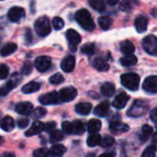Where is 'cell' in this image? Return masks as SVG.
<instances>
[{
  "label": "cell",
  "mask_w": 157,
  "mask_h": 157,
  "mask_svg": "<svg viewBox=\"0 0 157 157\" xmlns=\"http://www.w3.org/2000/svg\"><path fill=\"white\" fill-rule=\"evenodd\" d=\"M75 20L78 22V24L86 30L87 31H92L95 29V23L93 21V18L89 13L88 10L82 8L79 9L75 13Z\"/></svg>",
  "instance_id": "6da1fadb"
},
{
  "label": "cell",
  "mask_w": 157,
  "mask_h": 157,
  "mask_svg": "<svg viewBox=\"0 0 157 157\" xmlns=\"http://www.w3.org/2000/svg\"><path fill=\"white\" fill-rule=\"evenodd\" d=\"M148 109H149V107H148V104L146 101L141 100V99H136L132 103L130 109L128 110L127 115L132 118H138V117L145 115L147 113Z\"/></svg>",
  "instance_id": "7a4b0ae2"
},
{
  "label": "cell",
  "mask_w": 157,
  "mask_h": 157,
  "mask_svg": "<svg viewBox=\"0 0 157 157\" xmlns=\"http://www.w3.org/2000/svg\"><path fill=\"white\" fill-rule=\"evenodd\" d=\"M121 81L122 86L132 91H136L140 85V76L134 73H127L121 76Z\"/></svg>",
  "instance_id": "3957f363"
},
{
  "label": "cell",
  "mask_w": 157,
  "mask_h": 157,
  "mask_svg": "<svg viewBox=\"0 0 157 157\" xmlns=\"http://www.w3.org/2000/svg\"><path fill=\"white\" fill-rule=\"evenodd\" d=\"M34 29L36 33L40 37H46L47 35H49L52 30L49 18L46 16H43L36 19L34 23Z\"/></svg>",
  "instance_id": "277c9868"
},
{
  "label": "cell",
  "mask_w": 157,
  "mask_h": 157,
  "mask_svg": "<svg viewBox=\"0 0 157 157\" xmlns=\"http://www.w3.org/2000/svg\"><path fill=\"white\" fill-rule=\"evenodd\" d=\"M143 48L150 55L155 56L157 54V39L155 35L146 36L143 40Z\"/></svg>",
  "instance_id": "5b68a950"
},
{
  "label": "cell",
  "mask_w": 157,
  "mask_h": 157,
  "mask_svg": "<svg viewBox=\"0 0 157 157\" xmlns=\"http://www.w3.org/2000/svg\"><path fill=\"white\" fill-rule=\"evenodd\" d=\"M67 40L69 42V48L72 52H75L77 49V45L81 42V36L80 34L73 29H70L65 33Z\"/></svg>",
  "instance_id": "8992f818"
},
{
  "label": "cell",
  "mask_w": 157,
  "mask_h": 157,
  "mask_svg": "<svg viewBox=\"0 0 157 157\" xmlns=\"http://www.w3.org/2000/svg\"><path fill=\"white\" fill-rule=\"evenodd\" d=\"M58 96H59L61 102H70V101H73L76 98L77 91L73 86L64 87L59 91Z\"/></svg>",
  "instance_id": "52a82bcc"
},
{
  "label": "cell",
  "mask_w": 157,
  "mask_h": 157,
  "mask_svg": "<svg viewBox=\"0 0 157 157\" xmlns=\"http://www.w3.org/2000/svg\"><path fill=\"white\" fill-rule=\"evenodd\" d=\"M39 100L43 105H56V104L61 103L58 93L55 91L42 95L41 97H40Z\"/></svg>",
  "instance_id": "ba28073f"
},
{
  "label": "cell",
  "mask_w": 157,
  "mask_h": 157,
  "mask_svg": "<svg viewBox=\"0 0 157 157\" xmlns=\"http://www.w3.org/2000/svg\"><path fill=\"white\" fill-rule=\"evenodd\" d=\"M25 16V10L21 6H13L7 12V17L12 22H18Z\"/></svg>",
  "instance_id": "9c48e42d"
},
{
  "label": "cell",
  "mask_w": 157,
  "mask_h": 157,
  "mask_svg": "<svg viewBox=\"0 0 157 157\" xmlns=\"http://www.w3.org/2000/svg\"><path fill=\"white\" fill-rule=\"evenodd\" d=\"M143 88L145 92L150 94H156L157 93V77L155 75H151L147 77L144 84Z\"/></svg>",
  "instance_id": "30bf717a"
},
{
  "label": "cell",
  "mask_w": 157,
  "mask_h": 157,
  "mask_svg": "<svg viewBox=\"0 0 157 157\" xmlns=\"http://www.w3.org/2000/svg\"><path fill=\"white\" fill-rule=\"evenodd\" d=\"M52 64V59L48 56H39L35 60V66L38 71L40 72H45L47 71Z\"/></svg>",
  "instance_id": "8fae6325"
},
{
  "label": "cell",
  "mask_w": 157,
  "mask_h": 157,
  "mask_svg": "<svg viewBox=\"0 0 157 157\" xmlns=\"http://www.w3.org/2000/svg\"><path fill=\"white\" fill-rule=\"evenodd\" d=\"M109 130H110V132H112L116 134H120V133L127 132L130 130V127L126 123H123L120 121H114L110 122Z\"/></svg>",
  "instance_id": "7c38bea8"
},
{
  "label": "cell",
  "mask_w": 157,
  "mask_h": 157,
  "mask_svg": "<svg viewBox=\"0 0 157 157\" xmlns=\"http://www.w3.org/2000/svg\"><path fill=\"white\" fill-rule=\"evenodd\" d=\"M129 99H130V98H129V96L125 92H121L114 98V100L112 102V106L115 109H123L126 106V104L129 101Z\"/></svg>",
  "instance_id": "4fadbf2b"
},
{
  "label": "cell",
  "mask_w": 157,
  "mask_h": 157,
  "mask_svg": "<svg viewBox=\"0 0 157 157\" xmlns=\"http://www.w3.org/2000/svg\"><path fill=\"white\" fill-rule=\"evenodd\" d=\"M75 58L73 55L66 56L61 63V68L65 73H70L75 69Z\"/></svg>",
  "instance_id": "5bb4252c"
},
{
  "label": "cell",
  "mask_w": 157,
  "mask_h": 157,
  "mask_svg": "<svg viewBox=\"0 0 157 157\" xmlns=\"http://www.w3.org/2000/svg\"><path fill=\"white\" fill-rule=\"evenodd\" d=\"M15 110L20 115L27 116L32 112L33 106L30 102H21V103H18L17 105H16Z\"/></svg>",
  "instance_id": "9a60e30c"
},
{
  "label": "cell",
  "mask_w": 157,
  "mask_h": 157,
  "mask_svg": "<svg viewBox=\"0 0 157 157\" xmlns=\"http://www.w3.org/2000/svg\"><path fill=\"white\" fill-rule=\"evenodd\" d=\"M42 131H44V123H42L41 121H35L34 123H32L31 127L25 132V135L27 137H31L40 134Z\"/></svg>",
  "instance_id": "2e32d148"
},
{
  "label": "cell",
  "mask_w": 157,
  "mask_h": 157,
  "mask_svg": "<svg viewBox=\"0 0 157 157\" xmlns=\"http://www.w3.org/2000/svg\"><path fill=\"white\" fill-rule=\"evenodd\" d=\"M15 126H16L15 121H14L13 118L10 116H6L0 120V128L6 132L13 131Z\"/></svg>",
  "instance_id": "e0dca14e"
},
{
  "label": "cell",
  "mask_w": 157,
  "mask_h": 157,
  "mask_svg": "<svg viewBox=\"0 0 157 157\" xmlns=\"http://www.w3.org/2000/svg\"><path fill=\"white\" fill-rule=\"evenodd\" d=\"M134 25H135L136 30H137L139 33H144V32H145V31L147 30L148 19H147L144 16L141 15V16H139V17H136Z\"/></svg>",
  "instance_id": "ac0fdd59"
},
{
  "label": "cell",
  "mask_w": 157,
  "mask_h": 157,
  "mask_svg": "<svg viewBox=\"0 0 157 157\" xmlns=\"http://www.w3.org/2000/svg\"><path fill=\"white\" fill-rule=\"evenodd\" d=\"M109 110V102L103 101L99 105H98L94 110V114L98 117H106Z\"/></svg>",
  "instance_id": "d6986e66"
},
{
  "label": "cell",
  "mask_w": 157,
  "mask_h": 157,
  "mask_svg": "<svg viewBox=\"0 0 157 157\" xmlns=\"http://www.w3.org/2000/svg\"><path fill=\"white\" fill-rule=\"evenodd\" d=\"M92 109V104L88 102H80L75 106V111L79 115L86 116L91 112Z\"/></svg>",
  "instance_id": "ffe728a7"
},
{
  "label": "cell",
  "mask_w": 157,
  "mask_h": 157,
  "mask_svg": "<svg viewBox=\"0 0 157 157\" xmlns=\"http://www.w3.org/2000/svg\"><path fill=\"white\" fill-rule=\"evenodd\" d=\"M40 84L35 81H31L28 84H26L25 86H22L21 91L24 94H31V93H35L38 90H40Z\"/></svg>",
  "instance_id": "44dd1931"
},
{
  "label": "cell",
  "mask_w": 157,
  "mask_h": 157,
  "mask_svg": "<svg viewBox=\"0 0 157 157\" xmlns=\"http://www.w3.org/2000/svg\"><path fill=\"white\" fill-rule=\"evenodd\" d=\"M65 152H66V148L62 144H54L49 150V154L51 157H63Z\"/></svg>",
  "instance_id": "7402d4cb"
},
{
  "label": "cell",
  "mask_w": 157,
  "mask_h": 157,
  "mask_svg": "<svg viewBox=\"0 0 157 157\" xmlns=\"http://www.w3.org/2000/svg\"><path fill=\"white\" fill-rule=\"evenodd\" d=\"M93 65L97 70H98L100 72H106L109 69V63L104 59H102L100 57L95 58V60L93 61Z\"/></svg>",
  "instance_id": "603a6c76"
},
{
  "label": "cell",
  "mask_w": 157,
  "mask_h": 157,
  "mask_svg": "<svg viewBox=\"0 0 157 157\" xmlns=\"http://www.w3.org/2000/svg\"><path fill=\"white\" fill-rule=\"evenodd\" d=\"M154 133V130L153 128L150 126V125H144L143 128H142V132H141V135H140V140L142 143H145L149 140V138L153 135Z\"/></svg>",
  "instance_id": "cb8c5ba5"
},
{
  "label": "cell",
  "mask_w": 157,
  "mask_h": 157,
  "mask_svg": "<svg viewBox=\"0 0 157 157\" xmlns=\"http://www.w3.org/2000/svg\"><path fill=\"white\" fill-rule=\"evenodd\" d=\"M121 51L126 55H132L135 52V47L130 40H124L121 43Z\"/></svg>",
  "instance_id": "d4e9b609"
},
{
  "label": "cell",
  "mask_w": 157,
  "mask_h": 157,
  "mask_svg": "<svg viewBox=\"0 0 157 157\" xmlns=\"http://www.w3.org/2000/svg\"><path fill=\"white\" fill-rule=\"evenodd\" d=\"M101 129V121L99 120L94 119L88 121L87 123V131L91 134H95L98 132H99Z\"/></svg>",
  "instance_id": "484cf974"
},
{
  "label": "cell",
  "mask_w": 157,
  "mask_h": 157,
  "mask_svg": "<svg viewBox=\"0 0 157 157\" xmlns=\"http://www.w3.org/2000/svg\"><path fill=\"white\" fill-rule=\"evenodd\" d=\"M17 49V46L16 43L14 42H8L6 43L0 51V55L3 56V57H6V56H8L10 54H12Z\"/></svg>",
  "instance_id": "4316f807"
},
{
  "label": "cell",
  "mask_w": 157,
  "mask_h": 157,
  "mask_svg": "<svg viewBox=\"0 0 157 157\" xmlns=\"http://www.w3.org/2000/svg\"><path fill=\"white\" fill-rule=\"evenodd\" d=\"M100 90H101V93L103 94V96L109 98V97L113 96V94L115 92V86L112 83L106 82L102 85Z\"/></svg>",
  "instance_id": "83f0119b"
},
{
  "label": "cell",
  "mask_w": 157,
  "mask_h": 157,
  "mask_svg": "<svg viewBox=\"0 0 157 157\" xmlns=\"http://www.w3.org/2000/svg\"><path fill=\"white\" fill-rule=\"evenodd\" d=\"M121 63L124 67H130L137 63V57L133 54L132 55H126L121 59Z\"/></svg>",
  "instance_id": "f1b7e54d"
},
{
  "label": "cell",
  "mask_w": 157,
  "mask_h": 157,
  "mask_svg": "<svg viewBox=\"0 0 157 157\" xmlns=\"http://www.w3.org/2000/svg\"><path fill=\"white\" fill-rule=\"evenodd\" d=\"M98 24L100 26L101 29H109L112 24H113V19L109 17H107V16H104V17H100L98 18Z\"/></svg>",
  "instance_id": "f546056e"
},
{
  "label": "cell",
  "mask_w": 157,
  "mask_h": 157,
  "mask_svg": "<svg viewBox=\"0 0 157 157\" xmlns=\"http://www.w3.org/2000/svg\"><path fill=\"white\" fill-rule=\"evenodd\" d=\"M16 86L17 85L13 81H11V80L6 82L3 86L0 87V97H6Z\"/></svg>",
  "instance_id": "4dcf8cb0"
},
{
  "label": "cell",
  "mask_w": 157,
  "mask_h": 157,
  "mask_svg": "<svg viewBox=\"0 0 157 157\" xmlns=\"http://www.w3.org/2000/svg\"><path fill=\"white\" fill-rule=\"evenodd\" d=\"M101 142V136L98 133H95V134H91L90 136H88L87 140H86V144L89 147H95L97 145H98Z\"/></svg>",
  "instance_id": "1f68e13d"
},
{
  "label": "cell",
  "mask_w": 157,
  "mask_h": 157,
  "mask_svg": "<svg viewBox=\"0 0 157 157\" xmlns=\"http://www.w3.org/2000/svg\"><path fill=\"white\" fill-rule=\"evenodd\" d=\"M73 133L76 135H81L85 132V126L81 121H75L73 123Z\"/></svg>",
  "instance_id": "d6a6232c"
},
{
  "label": "cell",
  "mask_w": 157,
  "mask_h": 157,
  "mask_svg": "<svg viewBox=\"0 0 157 157\" xmlns=\"http://www.w3.org/2000/svg\"><path fill=\"white\" fill-rule=\"evenodd\" d=\"M88 4L91 6V7H93L95 10L102 12L105 10V2L102 0H90L88 2Z\"/></svg>",
  "instance_id": "836d02e7"
},
{
  "label": "cell",
  "mask_w": 157,
  "mask_h": 157,
  "mask_svg": "<svg viewBox=\"0 0 157 157\" xmlns=\"http://www.w3.org/2000/svg\"><path fill=\"white\" fill-rule=\"evenodd\" d=\"M63 139V134L59 130H55V131L52 132L50 134V143L51 144L58 143V142L62 141Z\"/></svg>",
  "instance_id": "e575fe53"
},
{
  "label": "cell",
  "mask_w": 157,
  "mask_h": 157,
  "mask_svg": "<svg viewBox=\"0 0 157 157\" xmlns=\"http://www.w3.org/2000/svg\"><path fill=\"white\" fill-rule=\"evenodd\" d=\"M95 50H96V47H95V45L93 43H86L84 46H82V48H81V52L84 54H86V55L94 54Z\"/></svg>",
  "instance_id": "d590c367"
},
{
  "label": "cell",
  "mask_w": 157,
  "mask_h": 157,
  "mask_svg": "<svg viewBox=\"0 0 157 157\" xmlns=\"http://www.w3.org/2000/svg\"><path fill=\"white\" fill-rule=\"evenodd\" d=\"M115 144V139L112 137V136H105L101 142H100V145L103 147V148H108V147H110L112 146L113 144Z\"/></svg>",
  "instance_id": "8d00e7d4"
},
{
  "label": "cell",
  "mask_w": 157,
  "mask_h": 157,
  "mask_svg": "<svg viewBox=\"0 0 157 157\" xmlns=\"http://www.w3.org/2000/svg\"><path fill=\"white\" fill-rule=\"evenodd\" d=\"M155 154H156V146L155 144H153V145L148 146L144 151L141 157H155Z\"/></svg>",
  "instance_id": "74e56055"
},
{
  "label": "cell",
  "mask_w": 157,
  "mask_h": 157,
  "mask_svg": "<svg viewBox=\"0 0 157 157\" xmlns=\"http://www.w3.org/2000/svg\"><path fill=\"white\" fill-rule=\"evenodd\" d=\"M63 80H64V77L63 76L62 74H59V73H57L50 77V83L52 85H60L63 82Z\"/></svg>",
  "instance_id": "f35d334b"
},
{
  "label": "cell",
  "mask_w": 157,
  "mask_h": 157,
  "mask_svg": "<svg viewBox=\"0 0 157 157\" xmlns=\"http://www.w3.org/2000/svg\"><path fill=\"white\" fill-rule=\"evenodd\" d=\"M52 27L56 30L62 29L64 27V21H63V19L61 18V17H55L52 19Z\"/></svg>",
  "instance_id": "ab89813d"
},
{
  "label": "cell",
  "mask_w": 157,
  "mask_h": 157,
  "mask_svg": "<svg viewBox=\"0 0 157 157\" xmlns=\"http://www.w3.org/2000/svg\"><path fill=\"white\" fill-rule=\"evenodd\" d=\"M46 114H47V110H46L44 108H42V107L37 108L35 110H33V113H32V115H33V117H34L35 119L43 118Z\"/></svg>",
  "instance_id": "60d3db41"
},
{
  "label": "cell",
  "mask_w": 157,
  "mask_h": 157,
  "mask_svg": "<svg viewBox=\"0 0 157 157\" xmlns=\"http://www.w3.org/2000/svg\"><path fill=\"white\" fill-rule=\"evenodd\" d=\"M33 156L34 157H51L49 154V150L47 148H40L37 149L33 152Z\"/></svg>",
  "instance_id": "b9f144b4"
},
{
  "label": "cell",
  "mask_w": 157,
  "mask_h": 157,
  "mask_svg": "<svg viewBox=\"0 0 157 157\" xmlns=\"http://www.w3.org/2000/svg\"><path fill=\"white\" fill-rule=\"evenodd\" d=\"M31 72H32V63L28 61L21 67V74L25 75H30Z\"/></svg>",
  "instance_id": "7bdbcfd3"
},
{
  "label": "cell",
  "mask_w": 157,
  "mask_h": 157,
  "mask_svg": "<svg viewBox=\"0 0 157 157\" xmlns=\"http://www.w3.org/2000/svg\"><path fill=\"white\" fill-rule=\"evenodd\" d=\"M62 129H63V132H65L67 134H72L73 133V125L69 121H63L62 123Z\"/></svg>",
  "instance_id": "ee69618b"
},
{
  "label": "cell",
  "mask_w": 157,
  "mask_h": 157,
  "mask_svg": "<svg viewBox=\"0 0 157 157\" xmlns=\"http://www.w3.org/2000/svg\"><path fill=\"white\" fill-rule=\"evenodd\" d=\"M9 74V69L6 64H0V79H6Z\"/></svg>",
  "instance_id": "f6af8a7d"
},
{
  "label": "cell",
  "mask_w": 157,
  "mask_h": 157,
  "mask_svg": "<svg viewBox=\"0 0 157 157\" xmlns=\"http://www.w3.org/2000/svg\"><path fill=\"white\" fill-rule=\"evenodd\" d=\"M29 123V120L27 118H22L17 121V127L19 129H25Z\"/></svg>",
  "instance_id": "bcb514c9"
},
{
  "label": "cell",
  "mask_w": 157,
  "mask_h": 157,
  "mask_svg": "<svg viewBox=\"0 0 157 157\" xmlns=\"http://www.w3.org/2000/svg\"><path fill=\"white\" fill-rule=\"evenodd\" d=\"M56 127V123L54 121H50V122H47L45 125H44V130L48 132H52L54 131Z\"/></svg>",
  "instance_id": "7dc6e473"
},
{
  "label": "cell",
  "mask_w": 157,
  "mask_h": 157,
  "mask_svg": "<svg viewBox=\"0 0 157 157\" xmlns=\"http://www.w3.org/2000/svg\"><path fill=\"white\" fill-rule=\"evenodd\" d=\"M120 8L122 10V11H129L132 9V6H131V3L128 2V1H123L120 4Z\"/></svg>",
  "instance_id": "c3c4849f"
},
{
  "label": "cell",
  "mask_w": 157,
  "mask_h": 157,
  "mask_svg": "<svg viewBox=\"0 0 157 157\" xmlns=\"http://www.w3.org/2000/svg\"><path fill=\"white\" fill-rule=\"evenodd\" d=\"M150 117H151V120H152V121L153 122H155V120H156L157 118V109L156 108H155L152 111H151V113H150Z\"/></svg>",
  "instance_id": "681fc988"
},
{
  "label": "cell",
  "mask_w": 157,
  "mask_h": 157,
  "mask_svg": "<svg viewBox=\"0 0 157 157\" xmlns=\"http://www.w3.org/2000/svg\"><path fill=\"white\" fill-rule=\"evenodd\" d=\"M32 34L30 33V30H29V29H28V30H27V34H26V39H27V40L28 41H29L30 40H32Z\"/></svg>",
  "instance_id": "f907efd6"
},
{
  "label": "cell",
  "mask_w": 157,
  "mask_h": 157,
  "mask_svg": "<svg viewBox=\"0 0 157 157\" xmlns=\"http://www.w3.org/2000/svg\"><path fill=\"white\" fill-rule=\"evenodd\" d=\"M99 157H115V154H113V153H104V154L100 155Z\"/></svg>",
  "instance_id": "816d5d0a"
},
{
  "label": "cell",
  "mask_w": 157,
  "mask_h": 157,
  "mask_svg": "<svg viewBox=\"0 0 157 157\" xmlns=\"http://www.w3.org/2000/svg\"><path fill=\"white\" fill-rule=\"evenodd\" d=\"M0 157H15L14 153H4L2 154Z\"/></svg>",
  "instance_id": "f5cc1de1"
},
{
  "label": "cell",
  "mask_w": 157,
  "mask_h": 157,
  "mask_svg": "<svg viewBox=\"0 0 157 157\" xmlns=\"http://www.w3.org/2000/svg\"><path fill=\"white\" fill-rule=\"evenodd\" d=\"M107 3H108L109 5H111V6H112V5H116V4L118 3V1H117V0H114V1H111V0H108V1H107Z\"/></svg>",
  "instance_id": "db71d44e"
},
{
  "label": "cell",
  "mask_w": 157,
  "mask_h": 157,
  "mask_svg": "<svg viewBox=\"0 0 157 157\" xmlns=\"http://www.w3.org/2000/svg\"><path fill=\"white\" fill-rule=\"evenodd\" d=\"M3 142H4V140H3V138H2V137L0 136V145H1L2 144H3Z\"/></svg>",
  "instance_id": "11a10c76"
},
{
  "label": "cell",
  "mask_w": 157,
  "mask_h": 157,
  "mask_svg": "<svg viewBox=\"0 0 157 157\" xmlns=\"http://www.w3.org/2000/svg\"><path fill=\"white\" fill-rule=\"evenodd\" d=\"M0 117H1V113H0Z\"/></svg>",
  "instance_id": "9f6ffc18"
}]
</instances>
